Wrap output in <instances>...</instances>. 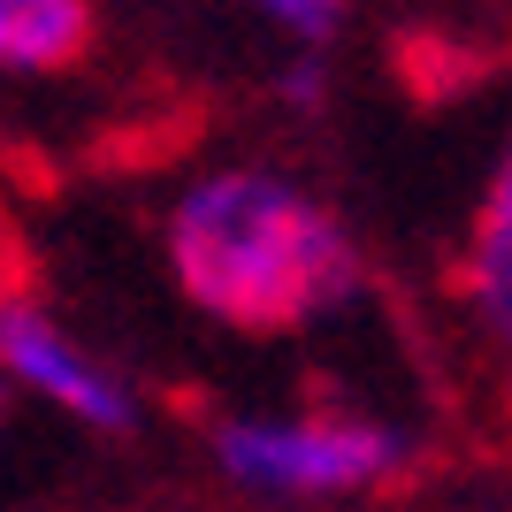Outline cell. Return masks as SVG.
Returning a JSON list of instances; mask_svg holds the SVG:
<instances>
[{"instance_id": "obj_8", "label": "cell", "mask_w": 512, "mask_h": 512, "mask_svg": "<svg viewBox=\"0 0 512 512\" xmlns=\"http://www.w3.org/2000/svg\"><path fill=\"white\" fill-rule=\"evenodd\" d=\"M0 421H8V383H0Z\"/></svg>"}, {"instance_id": "obj_7", "label": "cell", "mask_w": 512, "mask_h": 512, "mask_svg": "<svg viewBox=\"0 0 512 512\" xmlns=\"http://www.w3.org/2000/svg\"><path fill=\"white\" fill-rule=\"evenodd\" d=\"M283 100H321V69H314V62H299L291 77H283Z\"/></svg>"}, {"instance_id": "obj_5", "label": "cell", "mask_w": 512, "mask_h": 512, "mask_svg": "<svg viewBox=\"0 0 512 512\" xmlns=\"http://www.w3.org/2000/svg\"><path fill=\"white\" fill-rule=\"evenodd\" d=\"M92 46V0H0V69L46 77Z\"/></svg>"}, {"instance_id": "obj_6", "label": "cell", "mask_w": 512, "mask_h": 512, "mask_svg": "<svg viewBox=\"0 0 512 512\" xmlns=\"http://www.w3.org/2000/svg\"><path fill=\"white\" fill-rule=\"evenodd\" d=\"M245 8H260V16H276L283 31H299L306 46H321V39L344 23V8H352V0H245Z\"/></svg>"}, {"instance_id": "obj_1", "label": "cell", "mask_w": 512, "mask_h": 512, "mask_svg": "<svg viewBox=\"0 0 512 512\" xmlns=\"http://www.w3.org/2000/svg\"><path fill=\"white\" fill-rule=\"evenodd\" d=\"M169 268L222 329H306L360 299L367 260L337 214L276 169H214L169 214Z\"/></svg>"}, {"instance_id": "obj_4", "label": "cell", "mask_w": 512, "mask_h": 512, "mask_svg": "<svg viewBox=\"0 0 512 512\" xmlns=\"http://www.w3.org/2000/svg\"><path fill=\"white\" fill-rule=\"evenodd\" d=\"M467 306L497 352H512V146L490 169V192H482L467 230Z\"/></svg>"}, {"instance_id": "obj_2", "label": "cell", "mask_w": 512, "mask_h": 512, "mask_svg": "<svg viewBox=\"0 0 512 512\" xmlns=\"http://www.w3.org/2000/svg\"><path fill=\"white\" fill-rule=\"evenodd\" d=\"M413 459L406 428L375 413H299V421H222L214 428V467L237 490L260 497H337L367 490Z\"/></svg>"}, {"instance_id": "obj_3", "label": "cell", "mask_w": 512, "mask_h": 512, "mask_svg": "<svg viewBox=\"0 0 512 512\" xmlns=\"http://www.w3.org/2000/svg\"><path fill=\"white\" fill-rule=\"evenodd\" d=\"M0 383L39 390L46 406L77 413V421L100 428V436H130V428H138V398L115 383V367H100L69 329H54V321L31 299H16V291H0Z\"/></svg>"}]
</instances>
